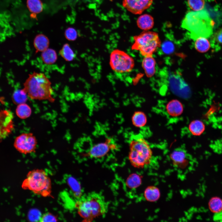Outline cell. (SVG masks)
I'll list each match as a JSON object with an SVG mask.
<instances>
[{"label": "cell", "mask_w": 222, "mask_h": 222, "mask_svg": "<svg viewBox=\"0 0 222 222\" xmlns=\"http://www.w3.org/2000/svg\"><path fill=\"white\" fill-rule=\"evenodd\" d=\"M214 25L213 20L204 10L188 12L181 25L189 32L191 38L194 40L200 37H210L213 34Z\"/></svg>", "instance_id": "obj_1"}, {"label": "cell", "mask_w": 222, "mask_h": 222, "mask_svg": "<svg viewBox=\"0 0 222 222\" xmlns=\"http://www.w3.org/2000/svg\"><path fill=\"white\" fill-rule=\"evenodd\" d=\"M78 213L86 221L104 215L108 210V204L100 194L92 192L78 199L75 204Z\"/></svg>", "instance_id": "obj_2"}, {"label": "cell", "mask_w": 222, "mask_h": 222, "mask_svg": "<svg viewBox=\"0 0 222 222\" xmlns=\"http://www.w3.org/2000/svg\"><path fill=\"white\" fill-rule=\"evenodd\" d=\"M23 86V88L31 99L47 100L51 102L55 101L51 82L42 72H34L30 74Z\"/></svg>", "instance_id": "obj_3"}, {"label": "cell", "mask_w": 222, "mask_h": 222, "mask_svg": "<svg viewBox=\"0 0 222 222\" xmlns=\"http://www.w3.org/2000/svg\"><path fill=\"white\" fill-rule=\"evenodd\" d=\"M129 159L134 167L142 168L151 162L152 152L148 142L144 138L134 136L130 140Z\"/></svg>", "instance_id": "obj_4"}, {"label": "cell", "mask_w": 222, "mask_h": 222, "mask_svg": "<svg viewBox=\"0 0 222 222\" xmlns=\"http://www.w3.org/2000/svg\"><path fill=\"white\" fill-rule=\"evenodd\" d=\"M22 187L35 194L46 197L51 195V183L45 171L36 169L30 171L23 182Z\"/></svg>", "instance_id": "obj_5"}, {"label": "cell", "mask_w": 222, "mask_h": 222, "mask_svg": "<svg viewBox=\"0 0 222 222\" xmlns=\"http://www.w3.org/2000/svg\"><path fill=\"white\" fill-rule=\"evenodd\" d=\"M132 49L138 51L144 57L152 56L160 46L161 42L158 34L146 31L134 37Z\"/></svg>", "instance_id": "obj_6"}, {"label": "cell", "mask_w": 222, "mask_h": 222, "mask_svg": "<svg viewBox=\"0 0 222 222\" xmlns=\"http://www.w3.org/2000/svg\"><path fill=\"white\" fill-rule=\"evenodd\" d=\"M109 63L112 69L119 74L130 72L134 66L133 58L125 52L118 49L114 50L111 52Z\"/></svg>", "instance_id": "obj_7"}, {"label": "cell", "mask_w": 222, "mask_h": 222, "mask_svg": "<svg viewBox=\"0 0 222 222\" xmlns=\"http://www.w3.org/2000/svg\"><path fill=\"white\" fill-rule=\"evenodd\" d=\"M37 146L35 136L31 133H23L15 139L14 146L19 152L27 154L35 152Z\"/></svg>", "instance_id": "obj_8"}, {"label": "cell", "mask_w": 222, "mask_h": 222, "mask_svg": "<svg viewBox=\"0 0 222 222\" xmlns=\"http://www.w3.org/2000/svg\"><path fill=\"white\" fill-rule=\"evenodd\" d=\"M116 143L109 138L92 146L86 152L87 156L92 159H99L106 156L117 149Z\"/></svg>", "instance_id": "obj_9"}, {"label": "cell", "mask_w": 222, "mask_h": 222, "mask_svg": "<svg viewBox=\"0 0 222 222\" xmlns=\"http://www.w3.org/2000/svg\"><path fill=\"white\" fill-rule=\"evenodd\" d=\"M154 0H123L124 8L132 13L140 14L152 4Z\"/></svg>", "instance_id": "obj_10"}, {"label": "cell", "mask_w": 222, "mask_h": 222, "mask_svg": "<svg viewBox=\"0 0 222 222\" xmlns=\"http://www.w3.org/2000/svg\"><path fill=\"white\" fill-rule=\"evenodd\" d=\"M169 83L172 90L178 95L186 97L189 94V89L187 85L178 75H171L169 78Z\"/></svg>", "instance_id": "obj_11"}, {"label": "cell", "mask_w": 222, "mask_h": 222, "mask_svg": "<svg viewBox=\"0 0 222 222\" xmlns=\"http://www.w3.org/2000/svg\"><path fill=\"white\" fill-rule=\"evenodd\" d=\"M170 157L173 165L176 167L183 168L188 163L186 153L183 150L178 149L174 150L171 154Z\"/></svg>", "instance_id": "obj_12"}, {"label": "cell", "mask_w": 222, "mask_h": 222, "mask_svg": "<svg viewBox=\"0 0 222 222\" xmlns=\"http://www.w3.org/2000/svg\"><path fill=\"white\" fill-rule=\"evenodd\" d=\"M33 45L36 52H42L49 48V39L48 37L44 34H38L34 39Z\"/></svg>", "instance_id": "obj_13"}, {"label": "cell", "mask_w": 222, "mask_h": 222, "mask_svg": "<svg viewBox=\"0 0 222 222\" xmlns=\"http://www.w3.org/2000/svg\"><path fill=\"white\" fill-rule=\"evenodd\" d=\"M137 24L140 29L146 31H148L151 29L154 26L153 18L149 14L141 15L137 20Z\"/></svg>", "instance_id": "obj_14"}, {"label": "cell", "mask_w": 222, "mask_h": 222, "mask_svg": "<svg viewBox=\"0 0 222 222\" xmlns=\"http://www.w3.org/2000/svg\"><path fill=\"white\" fill-rule=\"evenodd\" d=\"M166 110L171 116L176 117L180 116L182 113L183 107L179 101L173 100L167 103L166 105Z\"/></svg>", "instance_id": "obj_15"}, {"label": "cell", "mask_w": 222, "mask_h": 222, "mask_svg": "<svg viewBox=\"0 0 222 222\" xmlns=\"http://www.w3.org/2000/svg\"><path fill=\"white\" fill-rule=\"evenodd\" d=\"M155 64V60L152 56L144 57L142 61V65L147 77H151L154 74Z\"/></svg>", "instance_id": "obj_16"}, {"label": "cell", "mask_w": 222, "mask_h": 222, "mask_svg": "<svg viewBox=\"0 0 222 222\" xmlns=\"http://www.w3.org/2000/svg\"><path fill=\"white\" fill-rule=\"evenodd\" d=\"M41 58L44 64L47 65H51L56 62L58 56L55 50L48 48L42 52Z\"/></svg>", "instance_id": "obj_17"}, {"label": "cell", "mask_w": 222, "mask_h": 222, "mask_svg": "<svg viewBox=\"0 0 222 222\" xmlns=\"http://www.w3.org/2000/svg\"><path fill=\"white\" fill-rule=\"evenodd\" d=\"M160 192L157 187L151 186L147 187L144 192V196L146 200L154 202L158 200L160 197Z\"/></svg>", "instance_id": "obj_18"}, {"label": "cell", "mask_w": 222, "mask_h": 222, "mask_svg": "<svg viewBox=\"0 0 222 222\" xmlns=\"http://www.w3.org/2000/svg\"><path fill=\"white\" fill-rule=\"evenodd\" d=\"M16 113L19 118L25 119L31 115L32 110L30 106L25 103L18 105L16 109Z\"/></svg>", "instance_id": "obj_19"}, {"label": "cell", "mask_w": 222, "mask_h": 222, "mask_svg": "<svg viewBox=\"0 0 222 222\" xmlns=\"http://www.w3.org/2000/svg\"><path fill=\"white\" fill-rule=\"evenodd\" d=\"M205 126L204 123L199 120H195L191 122L189 126L190 132L195 136H199L204 131Z\"/></svg>", "instance_id": "obj_20"}, {"label": "cell", "mask_w": 222, "mask_h": 222, "mask_svg": "<svg viewBox=\"0 0 222 222\" xmlns=\"http://www.w3.org/2000/svg\"><path fill=\"white\" fill-rule=\"evenodd\" d=\"M207 38L200 37L195 40V48L198 51L204 53L209 50L211 47V44Z\"/></svg>", "instance_id": "obj_21"}, {"label": "cell", "mask_w": 222, "mask_h": 222, "mask_svg": "<svg viewBox=\"0 0 222 222\" xmlns=\"http://www.w3.org/2000/svg\"><path fill=\"white\" fill-rule=\"evenodd\" d=\"M12 96L13 102L17 105L26 103L28 97L27 93L23 88L15 90Z\"/></svg>", "instance_id": "obj_22"}, {"label": "cell", "mask_w": 222, "mask_h": 222, "mask_svg": "<svg viewBox=\"0 0 222 222\" xmlns=\"http://www.w3.org/2000/svg\"><path fill=\"white\" fill-rule=\"evenodd\" d=\"M61 56L67 61H71L75 57V54L70 45L66 43L63 45L59 51Z\"/></svg>", "instance_id": "obj_23"}, {"label": "cell", "mask_w": 222, "mask_h": 222, "mask_svg": "<svg viewBox=\"0 0 222 222\" xmlns=\"http://www.w3.org/2000/svg\"><path fill=\"white\" fill-rule=\"evenodd\" d=\"M27 4L28 9L32 14L36 15L43 10V5L41 0H27Z\"/></svg>", "instance_id": "obj_24"}, {"label": "cell", "mask_w": 222, "mask_h": 222, "mask_svg": "<svg viewBox=\"0 0 222 222\" xmlns=\"http://www.w3.org/2000/svg\"><path fill=\"white\" fill-rule=\"evenodd\" d=\"M132 120L133 124L138 127H142L145 125L147 121L146 116L141 111L136 112L133 115Z\"/></svg>", "instance_id": "obj_25"}, {"label": "cell", "mask_w": 222, "mask_h": 222, "mask_svg": "<svg viewBox=\"0 0 222 222\" xmlns=\"http://www.w3.org/2000/svg\"><path fill=\"white\" fill-rule=\"evenodd\" d=\"M187 3L188 6L193 11L202 10L205 7L204 0H187Z\"/></svg>", "instance_id": "obj_26"}, {"label": "cell", "mask_w": 222, "mask_h": 222, "mask_svg": "<svg viewBox=\"0 0 222 222\" xmlns=\"http://www.w3.org/2000/svg\"><path fill=\"white\" fill-rule=\"evenodd\" d=\"M209 207L213 212H219L222 210V200L218 197L212 198L209 201Z\"/></svg>", "instance_id": "obj_27"}, {"label": "cell", "mask_w": 222, "mask_h": 222, "mask_svg": "<svg viewBox=\"0 0 222 222\" xmlns=\"http://www.w3.org/2000/svg\"><path fill=\"white\" fill-rule=\"evenodd\" d=\"M64 36L68 40L73 41L75 40L77 38V32L73 27H68L65 31Z\"/></svg>", "instance_id": "obj_28"}, {"label": "cell", "mask_w": 222, "mask_h": 222, "mask_svg": "<svg viewBox=\"0 0 222 222\" xmlns=\"http://www.w3.org/2000/svg\"><path fill=\"white\" fill-rule=\"evenodd\" d=\"M58 219L56 216L50 212H47L43 215L40 217V222H56Z\"/></svg>", "instance_id": "obj_29"}, {"label": "cell", "mask_w": 222, "mask_h": 222, "mask_svg": "<svg viewBox=\"0 0 222 222\" xmlns=\"http://www.w3.org/2000/svg\"><path fill=\"white\" fill-rule=\"evenodd\" d=\"M162 51L166 54H170L172 53L174 49V46L173 43L169 41L163 43L162 46Z\"/></svg>", "instance_id": "obj_30"}, {"label": "cell", "mask_w": 222, "mask_h": 222, "mask_svg": "<svg viewBox=\"0 0 222 222\" xmlns=\"http://www.w3.org/2000/svg\"><path fill=\"white\" fill-rule=\"evenodd\" d=\"M212 39L216 43L222 46V28L217 30L214 33Z\"/></svg>", "instance_id": "obj_31"}]
</instances>
